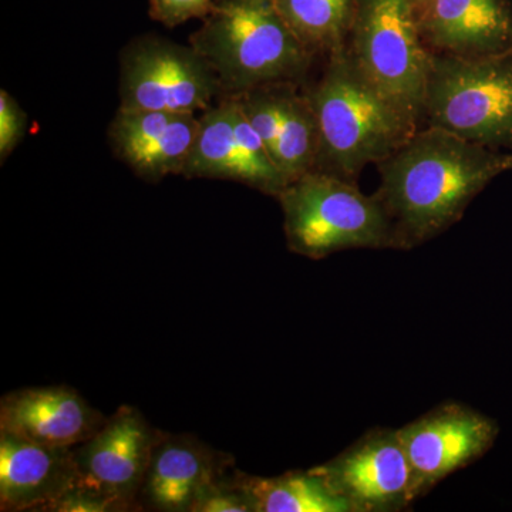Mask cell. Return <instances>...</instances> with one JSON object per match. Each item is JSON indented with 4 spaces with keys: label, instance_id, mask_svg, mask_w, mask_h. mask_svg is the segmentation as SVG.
Returning <instances> with one entry per match:
<instances>
[{
    "label": "cell",
    "instance_id": "obj_1",
    "mask_svg": "<svg viewBox=\"0 0 512 512\" xmlns=\"http://www.w3.org/2000/svg\"><path fill=\"white\" fill-rule=\"evenodd\" d=\"M377 167L376 197L389 215L394 249H410L460 221L471 201L512 168V157L424 126Z\"/></svg>",
    "mask_w": 512,
    "mask_h": 512
},
{
    "label": "cell",
    "instance_id": "obj_2",
    "mask_svg": "<svg viewBox=\"0 0 512 512\" xmlns=\"http://www.w3.org/2000/svg\"><path fill=\"white\" fill-rule=\"evenodd\" d=\"M319 127L316 170L356 183L419 128L367 79L346 45L326 56L318 82L306 90Z\"/></svg>",
    "mask_w": 512,
    "mask_h": 512
},
{
    "label": "cell",
    "instance_id": "obj_3",
    "mask_svg": "<svg viewBox=\"0 0 512 512\" xmlns=\"http://www.w3.org/2000/svg\"><path fill=\"white\" fill-rule=\"evenodd\" d=\"M202 22L190 45L210 63L224 96L268 84L301 83L315 62L275 0H214Z\"/></svg>",
    "mask_w": 512,
    "mask_h": 512
},
{
    "label": "cell",
    "instance_id": "obj_4",
    "mask_svg": "<svg viewBox=\"0 0 512 512\" xmlns=\"http://www.w3.org/2000/svg\"><path fill=\"white\" fill-rule=\"evenodd\" d=\"M288 247L320 259L355 248H394L393 228L382 202L356 183L320 171L291 181L281 194Z\"/></svg>",
    "mask_w": 512,
    "mask_h": 512
},
{
    "label": "cell",
    "instance_id": "obj_5",
    "mask_svg": "<svg viewBox=\"0 0 512 512\" xmlns=\"http://www.w3.org/2000/svg\"><path fill=\"white\" fill-rule=\"evenodd\" d=\"M424 126L491 148L511 144L512 52L485 57L430 53Z\"/></svg>",
    "mask_w": 512,
    "mask_h": 512
},
{
    "label": "cell",
    "instance_id": "obj_6",
    "mask_svg": "<svg viewBox=\"0 0 512 512\" xmlns=\"http://www.w3.org/2000/svg\"><path fill=\"white\" fill-rule=\"evenodd\" d=\"M346 49L367 79L423 127L429 50L414 0H357Z\"/></svg>",
    "mask_w": 512,
    "mask_h": 512
},
{
    "label": "cell",
    "instance_id": "obj_7",
    "mask_svg": "<svg viewBox=\"0 0 512 512\" xmlns=\"http://www.w3.org/2000/svg\"><path fill=\"white\" fill-rule=\"evenodd\" d=\"M222 96L217 74L191 45L140 37L121 55L123 109L202 113Z\"/></svg>",
    "mask_w": 512,
    "mask_h": 512
},
{
    "label": "cell",
    "instance_id": "obj_8",
    "mask_svg": "<svg viewBox=\"0 0 512 512\" xmlns=\"http://www.w3.org/2000/svg\"><path fill=\"white\" fill-rule=\"evenodd\" d=\"M183 175L237 181L276 198L289 184L237 99L231 96L221 97L210 109L202 111Z\"/></svg>",
    "mask_w": 512,
    "mask_h": 512
},
{
    "label": "cell",
    "instance_id": "obj_9",
    "mask_svg": "<svg viewBox=\"0 0 512 512\" xmlns=\"http://www.w3.org/2000/svg\"><path fill=\"white\" fill-rule=\"evenodd\" d=\"M157 439L143 414L121 406L74 450L77 487L106 498L117 511L131 510L143 490Z\"/></svg>",
    "mask_w": 512,
    "mask_h": 512
},
{
    "label": "cell",
    "instance_id": "obj_10",
    "mask_svg": "<svg viewBox=\"0 0 512 512\" xmlns=\"http://www.w3.org/2000/svg\"><path fill=\"white\" fill-rule=\"evenodd\" d=\"M413 473L414 500L484 456L498 436L495 421L464 404H441L399 429Z\"/></svg>",
    "mask_w": 512,
    "mask_h": 512
},
{
    "label": "cell",
    "instance_id": "obj_11",
    "mask_svg": "<svg viewBox=\"0 0 512 512\" xmlns=\"http://www.w3.org/2000/svg\"><path fill=\"white\" fill-rule=\"evenodd\" d=\"M353 512L399 511L414 503L413 473L399 430L376 429L313 468Z\"/></svg>",
    "mask_w": 512,
    "mask_h": 512
},
{
    "label": "cell",
    "instance_id": "obj_12",
    "mask_svg": "<svg viewBox=\"0 0 512 512\" xmlns=\"http://www.w3.org/2000/svg\"><path fill=\"white\" fill-rule=\"evenodd\" d=\"M298 84H268L231 96L289 183L315 171L319 156L318 119L308 93Z\"/></svg>",
    "mask_w": 512,
    "mask_h": 512
},
{
    "label": "cell",
    "instance_id": "obj_13",
    "mask_svg": "<svg viewBox=\"0 0 512 512\" xmlns=\"http://www.w3.org/2000/svg\"><path fill=\"white\" fill-rule=\"evenodd\" d=\"M417 19L430 53L485 57L512 52L510 0H424Z\"/></svg>",
    "mask_w": 512,
    "mask_h": 512
},
{
    "label": "cell",
    "instance_id": "obj_14",
    "mask_svg": "<svg viewBox=\"0 0 512 512\" xmlns=\"http://www.w3.org/2000/svg\"><path fill=\"white\" fill-rule=\"evenodd\" d=\"M106 420L66 386L29 387L0 402V433L47 447L76 448Z\"/></svg>",
    "mask_w": 512,
    "mask_h": 512
},
{
    "label": "cell",
    "instance_id": "obj_15",
    "mask_svg": "<svg viewBox=\"0 0 512 512\" xmlns=\"http://www.w3.org/2000/svg\"><path fill=\"white\" fill-rule=\"evenodd\" d=\"M200 128L197 113L120 107L110 141L120 160L147 180L183 174Z\"/></svg>",
    "mask_w": 512,
    "mask_h": 512
},
{
    "label": "cell",
    "instance_id": "obj_16",
    "mask_svg": "<svg viewBox=\"0 0 512 512\" xmlns=\"http://www.w3.org/2000/svg\"><path fill=\"white\" fill-rule=\"evenodd\" d=\"M76 487L74 448L42 446L0 433L2 511H50Z\"/></svg>",
    "mask_w": 512,
    "mask_h": 512
},
{
    "label": "cell",
    "instance_id": "obj_17",
    "mask_svg": "<svg viewBox=\"0 0 512 512\" xmlns=\"http://www.w3.org/2000/svg\"><path fill=\"white\" fill-rule=\"evenodd\" d=\"M211 448L190 436H158L141 497L164 512H191L197 498L221 478Z\"/></svg>",
    "mask_w": 512,
    "mask_h": 512
},
{
    "label": "cell",
    "instance_id": "obj_18",
    "mask_svg": "<svg viewBox=\"0 0 512 512\" xmlns=\"http://www.w3.org/2000/svg\"><path fill=\"white\" fill-rule=\"evenodd\" d=\"M238 484L255 512H353L313 468L271 478L241 476Z\"/></svg>",
    "mask_w": 512,
    "mask_h": 512
},
{
    "label": "cell",
    "instance_id": "obj_19",
    "mask_svg": "<svg viewBox=\"0 0 512 512\" xmlns=\"http://www.w3.org/2000/svg\"><path fill=\"white\" fill-rule=\"evenodd\" d=\"M357 0H275L276 9L303 46L328 56L348 42Z\"/></svg>",
    "mask_w": 512,
    "mask_h": 512
},
{
    "label": "cell",
    "instance_id": "obj_20",
    "mask_svg": "<svg viewBox=\"0 0 512 512\" xmlns=\"http://www.w3.org/2000/svg\"><path fill=\"white\" fill-rule=\"evenodd\" d=\"M191 512H255L247 493L234 484L218 478L197 498Z\"/></svg>",
    "mask_w": 512,
    "mask_h": 512
},
{
    "label": "cell",
    "instance_id": "obj_21",
    "mask_svg": "<svg viewBox=\"0 0 512 512\" xmlns=\"http://www.w3.org/2000/svg\"><path fill=\"white\" fill-rule=\"evenodd\" d=\"M28 116L18 101L5 90L0 92V161L13 153L25 137Z\"/></svg>",
    "mask_w": 512,
    "mask_h": 512
},
{
    "label": "cell",
    "instance_id": "obj_22",
    "mask_svg": "<svg viewBox=\"0 0 512 512\" xmlns=\"http://www.w3.org/2000/svg\"><path fill=\"white\" fill-rule=\"evenodd\" d=\"M214 8V0H150V16L167 28L183 25L187 20H204Z\"/></svg>",
    "mask_w": 512,
    "mask_h": 512
},
{
    "label": "cell",
    "instance_id": "obj_23",
    "mask_svg": "<svg viewBox=\"0 0 512 512\" xmlns=\"http://www.w3.org/2000/svg\"><path fill=\"white\" fill-rule=\"evenodd\" d=\"M50 511L107 512L117 510L106 498L100 497V495L94 494L92 491L76 487L66 495H63V497L50 508Z\"/></svg>",
    "mask_w": 512,
    "mask_h": 512
},
{
    "label": "cell",
    "instance_id": "obj_24",
    "mask_svg": "<svg viewBox=\"0 0 512 512\" xmlns=\"http://www.w3.org/2000/svg\"><path fill=\"white\" fill-rule=\"evenodd\" d=\"M414 2H416V6H419L424 2V0H414Z\"/></svg>",
    "mask_w": 512,
    "mask_h": 512
}]
</instances>
